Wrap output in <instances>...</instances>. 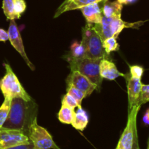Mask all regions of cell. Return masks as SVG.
<instances>
[{
    "mask_svg": "<svg viewBox=\"0 0 149 149\" xmlns=\"http://www.w3.org/2000/svg\"><path fill=\"white\" fill-rule=\"evenodd\" d=\"M37 106L33 100L26 101L21 97H15L11 100L10 112L2 127L16 130L28 135L29 127L36 117Z\"/></svg>",
    "mask_w": 149,
    "mask_h": 149,
    "instance_id": "cell-1",
    "label": "cell"
},
{
    "mask_svg": "<svg viewBox=\"0 0 149 149\" xmlns=\"http://www.w3.org/2000/svg\"><path fill=\"white\" fill-rule=\"evenodd\" d=\"M81 42L85 50V58L98 59L109 56L103 47V41L94 29L93 24L87 23L82 29V40Z\"/></svg>",
    "mask_w": 149,
    "mask_h": 149,
    "instance_id": "cell-2",
    "label": "cell"
},
{
    "mask_svg": "<svg viewBox=\"0 0 149 149\" xmlns=\"http://www.w3.org/2000/svg\"><path fill=\"white\" fill-rule=\"evenodd\" d=\"M4 67L6 70L5 75L0 79V90L2 92L4 98L13 99L15 97H21L26 101L32 100L31 96L26 93L20 83L10 65L5 63Z\"/></svg>",
    "mask_w": 149,
    "mask_h": 149,
    "instance_id": "cell-3",
    "label": "cell"
},
{
    "mask_svg": "<svg viewBox=\"0 0 149 149\" xmlns=\"http://www.w3.org/2000/svg\"><path fill=\"white\" fill-rule=\"evenodd\" d=\"M102 58H83L77 61H69L71 71H77L87 77L92 83L95 84L97 90H100L103 78L100 73V63Z\"/></svg>",
    "mask_w": 149,
    "mask_h": 149,
    "instance_id": "cell-4",
    "label": "cell"
},
{
    "mask_svg": "<svg viewBox=\"0 0 149 149\" xmlns=\"http://www.w3.org/2000/svg\"><path fill=\"white\" fill-rule=\"evenodd\" d=\"M28 136L35 149H61L54 142L49 132L38 125L36 117L29 127Z\"/></svg>",
    "mask_w": 149,
    "mask_h": 149,
    "instance_id": "cell-5",
    "label": "cell"
},
{
    "mask_svg": "<svg viewBox=\"0 0 149 149\" xmlns=\"http://www.w3.org/2000/svg\"><path fill=\"white\" fill-rule=\"evenodd\" d=\"M141 106H133L129 111L128 121L125 130L122 132L116 149H132L134 139L137 133L136 119Z\"/></svg>",
    "mask_w": 149,
    "mask_h": 149,
    "instance_id": "cell-6",
    "label": "cell"
},
{
    "mask_svg": "<svg viewBox=\"0 0 149 149\" xmlns=\"http://www.w3.org/2000/svg\"><path fill=\"white\" fill-rule=\"evenodd\" d=\"M31 143L29 136L16 130L0 128V149H5L16 146Z\"/></svg>",
    "mask_w": 149,
    "mask_h": 149,
    "instance_id": "cell-7",
    "label": "cell"
},
{
    "mask_svg": "<svg viewBox=\"0 0 149 149\" xmlns=\"http://www.w3.org/2000/svg\"><path fill=\"white\" fill-rule=\"evenodd\" d=\"M8 36H9V40H10V43L13 45V47L20 53L22 58L26 63L28 66L32 70L34 71L35 66L32 63L29 61V58H28L27 55H26V52H25L24 45H23V40H22V37L20 36V33L19 32L18 28H17V24L15 22V20H10V26H9L8 29Z\"/></svg>",
    "mask_w": 149,
    "mask_h": 149,
    "instance_id": "cell-8",
    "label": "cell"
},
{
    "mask_svg": "<svg viewBox=\"0 0 149 149\" xmlns=\"http://www.w3.org/2000/svg\"><path fill=\"white\" fill-rule=\"evenodd\" d=\"M68 85H73L84 93L85 97L90 96L93 91L97 90L95 84L92 83L88 79L77 71H71L67 78Z\"/></svg>",
    "mask_w": 149,
    "mask_h": 149,
    "instance_id": "cell-9",
    "label": "cell"
},
{
    "mask_svg": "<svg viewBox=\"0 0 149 149\" xmlns=\"http://www.w3.org/2000/svg\"><path fill=\"white\" fill-rule=\"evenodd\" d=\"M142 82L141 79L135 78V77H127V95L128 102H129V111L136 106L138 100L141 95V88H142Z\"/></svg>",
    "mask_w": 149,
    "mask_h": 149,
    "instance_id": "cell-10",
    "label": "cell"
},
{
    "mask_svg": "<svg viewBox=\"0 0 149 149\" xmlns=\"http://www.w3.org/2000/svg\"><path fill=\"white\" fill-rule=\"evenodd\" d=\"M100 3L102 2L93 3L79 9L88 24H97L101 22L103 13Z\"/></svg>",
    "mask_w": 149,
    "mask_h": 149,
    "instance_id": "cell-11",
    "label": "cell"
},
{
    "mask_svg": "<svg viewBox=\"0 0 149 149\" xmlns=\"http://www.w3.org/2000/svg\"><path fill=\"white\" fill-rule=\"evenodd\" d=\"M100 73L103 79L113 81L119 77H125V75L119 72L116 65L107 58H102L100 63Z\"/></svg>",
    "mask_w": 149,
    "mask_h": 149,
    "instance_id": "cell-12",
    "label": "cell"
},
{
    "mask_svg": "<svg viewBox=\"0 0 149 149\" xmlns=\"http://www.w3.org/2000/svg\"><path fill=\"white\" fill-rule=\"evenodd\" d=\"M106 1H109V0H65V1L57 10L55 17H58L60 15L65 12L80 9L93 3L105 2Z\"/></svg>",
    "mask_w": 149,
    "mask_h": 149,
    "instance_id": "cell-13",
    "label": "cell"
},
{
    "mask_svg": "<svg viewBox=\"0 0 149 149\" xmlns=\"http://www.w3.org/2000/svg\"><path fill=\"white\" fill-rule=\"evenodd\" d=\"M143 21L136 22V23H130L124 21L122 20L121 17H111L110 26L111 29L112 33H113V36L117 38L119 33L122 32L125 28H134V29H138L141 25H143Z\"/></svg>",
    "mask_w": 149,
    "mask_h": 149,
    "instance_id": "cell-14",
    "label": "cell"
},
{
    "mask_svg": "<svg viewBox=\"0 0 149 149\" xmlns=\"http://www.w3.org/2000/svg\"><path fill=\"white\" fill-rule=\"evenodd\" d=\"M123 4L119 1H109L103 2L102 13L106 17H121Z\"/></svg>",
    "mask_w": 149,
    "mask_h": 149,
    "instance_id": "cell-15",
    "label": "cell"
},
{
    "mask_svg": "<svg viewBox=\"0 0 149 149\" xmlns=\"http://www.w3.org/2000/svg\"><path fill=\"white\" fill-rule=\"evenodd\" d=\"M89 122L88 115L87 112L81 107L78 108V110L75 112L74 118L71 123L72 126L77 130L83 131L87 126Z\"/></svg>",
    "mask_w": 149,
    "mask_h": 149,
    "instance_id": "cell-16",
    "label": "cell"
},
{
    "mask_svg": "<svg viewBox=\"0 0 149 149\" xmlns=\"http://www.w3.org/2000/svg\"><path fill=\"white\" fill-rule=\"evenodd\" d=\"M74 115H75V111L74 109L65 105H62L61 110L58 113V119L62 123L71 125L74 118Z\"/></svg>",
    "mask_w": 149,
    "mask_h": 149,
    "instance_id": "cell-17",
    "label": "cell"
},
{
    "mask_svg": "<svg viewBox=\"0 0 149 149\" xmlns=\"http://www.w3.org/2000/svg\"><path fill=\"white\" fill-rule=\"evenodd\" d=\"M70 57L69 61H77L85 58V50L81 42H74L71 45Z\"/></svg>",
    "mask_w": 149,
    "mask_h": 149,
    "instance_id": "cell-18",
    "label": "cell"
},
{
    "mask_svg": "<svg viewBox=\"0 0 149 149\" xmlns=\"http://www.w3.org/2000/svg\"><path fill=\"white\" fill-rule=\"evenodd\" d=\"M2 9L4 15L8 20H15L17 18L14 9V0H3Z\"/></svg>",
    "mask_w": 149,
    "mask_h": 149,
    "instance_id": "cell-19",
    "label": "cell"
},
{
    "mask_svg": "<svg viewBox=\"0 0 149 149\" xmlns=\"http://www.w3.org/2000/svg\"><path fill=\"white\" fill-rule=\"evenodd\" d=\"M11 100L12 99L4 98V102L0 106V128L2 127L3 125L8 116L10 106H11Z\"/></svg>",
    "mask_w": 149,
    "mask_h": 149,
    "instance_id": "cell-20",
    "label": "cell"
},
{
    "mask_svg": "<svg viewBox=\"0 0 149 149\" xmlns=\"http://www.w3.org/2000/svg\"><path fill=\"white\" fill-rule=\"evenodd\" d=\"M103 47L107 55H110L111 52L117 51L119 48V44L116 41V37L111 36L103 41Z\"/></svg>",
    "mask_w": 149,
    "mask_h": 149,
    "instance_id": "cell-21",
    "label": "cell"
},
{
    "mask_svg": "<svg viewBox=\"0 0 149 149\" xmlns=\"http://www.w3.org/2000/svg\"><path fill=\"white\" fill-rule=\"evenodd\" d=\"M67 93L69 94L70 95L72 96L80 106H81L83 99L84 97H86L85 95H84V93L83 92H81V90L77 89V87H74L73 85H68V87H67Z\"/></svg>",
    "mask_w": 149,
    "mask_h": 149,
    "instance_id": "cell-22",
    "label": "cell"
},
{
    "mask_svg": "<svg viewBox=\"0 0 149 149\" xmlns=\"http://www.w3.org/2000/svg\"><path fill=\"white\" fill-rule=\"evenodd\" d=\"M147 102H149V84H143L137 105L141 106Z\"/></svg>",
    "mask_w": 149,
    "mask_h": 149,
    "instance_id": "cell-23",
    "label": "cell"
},
{
    "mask_svg": "<svg viewBox=\"0 0 149 149\" xmlns=\"http://www.w3.org/2000/svg\"><path fill=\"white\" fill-rule=\"evenodd\" d=\"M14 9L15 13L19 19L26 9V3L25 0H14Z\"/></svg>",
    "mask_w": 149,
    "mask_h": 149,
    "instance_id": "cell-24",
    "label": "cell"
},
{
    "mask_svg": "<svg viewBox=\"0 0 149 149\" xmlns=\"http://www.w3.org/2000/svg\"><path fill=\"white\" fill-rule=\"evenodd\" d=\"M62 105H65L67 106H69V107L72 108V109H75V108L78 107L80 108L81 107V106L79 105V103H77V100L74 98L71 95H70L69 94H65L63 96L62 99Z\"/></svg>",
    "mask_w": 149,
    "mask_h": 149,
    "instance_id": "cell-25",
    "label": "cell"
},
{
    "mask_svg": "<svg viewBox=\"0 0 149 149\" xmlns=\"http://www.w3.org/2000/svg\"><path fill=\"white\" fill-rule=\"evenodd\" d=\"M130 75L131 77H135V78L141 79L142 78L143 74L144 73V68L143 66L141 65H130Z\"/></svg>",
    "mask_w": 149,
    "mask_h": 149,
    "instance_id": "cell-26",
    "label": "cell"
},
{
    "mask_svg": "<svg viewBox=\"0 0 149 149\" xmlns=\"http://www.w3.org/2000/svg\"><path fill=\"white\" fill-rule=\"evenodd\" d=\"M5 149H35L34 146H33V143L31 142L29 143L26 144H21V145L11 147V148H5Z\"/></svg>",
    "mask_w": 149,
    "mask_h": 149,
    "instance_id": "cell-27",
    "label": "cell"
},
{
    "mask_svg": "<svg viewBox=\"0 0 149 149\" xmlns=\"http://www.w3.org/2000/svg\"><path fill=\"white\" fill-rule=\"evenodd\" d=\"M9 40V36L7 31L4 29H0V42H6Z\"/></svg>",
    "mask_w": 149,
    "mask_h": 149,
    "instance_id": "cell-28",
    "label": "cell"
},
{
    "mask_svg": "<svg viewBox=\"0 0 149 149\" xmlns=\"http://www.w3.org/2000/svg\"><path fill=\"white\" fill-rule=\"evenodd\" d=\"M132 149H140L139 144H138V132L136 133L135 136V139H134V143Z\"/></svg>",
    "mask_w": 149,
    "mask_h": 149,
    "instance_id": "cell-29",
    "label": "cell"
},
{
    "mask_svg": "<svg viewBox=\"0 0 149 149\" xmlns=\"http://www.w3.org/2000/svg\"><path fill=\"white\" fill-rule=\"evenodd\" d=\"M143 122L146 125H149V109L146 111L143 116Z\"/></svg>",
    "mask_w": 149,
    "mask_h": 149,
    "instance_id": "cell-30",
    "label": "cell"
},
{
    "mask_svg": "<svg viewBox=\"0 0 149 149\" xmlns=\"http://www.w3.org/2000/svg\"><path fill=\"white\" fill-rule=\"evenodd\" d=\"M135 1L136 0H117V1H119L122 4H129Z\"/></svg>",
    "mask_w": 149,
    "mask_h": 149,
    "instance_id": "cell-31",
    "label": "cell"
},
{
    "mask_svg": "<svg viewBox=\"0 0 149 149\" xmlns=\"http://www.w3.org/2000/svg\"><path fill=\"white\" fill-rule=\"evenodd\" d=\"M147 148L149 149V139H148V146H147Z\"/></svg>",
    "mask_w": 149,
    "mask_h": 149,
    "instance_id": "cell-32",
    "label": "cell"
},
{
    "mask_svg": "<svg viewBox=\"0 0 149 149\" xmlns=\"http://www.w3.org/2000/svg\"><path fill=\"white\" fill-rule=\"evenodd\" d=\"M147 149H148V148H147Z\"/></svg>",
    "mask_w": 149,
    "mask_h": 149,
    "instance_id": "cell-33",
    "label": "cell"
}]
</instances>
